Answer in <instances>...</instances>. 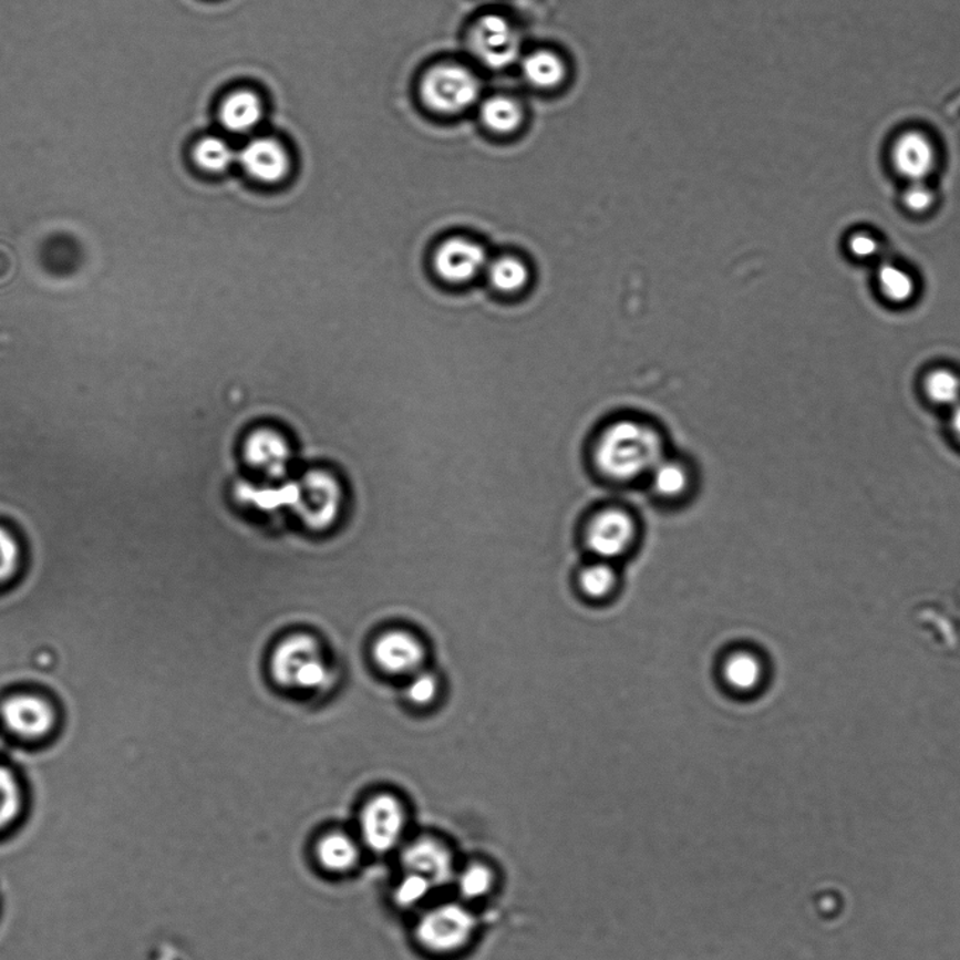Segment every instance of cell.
Listing matches in <instances>:
<instances>
[{
    "label": "cell",
    "instance_id": "1",
    "mask_svg": "<svg viewBox=\"0 0 960 960\" xmlns=\"http://www.w3.org/2000/svg\"><path fill=\"white\" fill-rule=\"evenodd\" d=\"M665 456V440L652 424L620 419L601 430L593 446L596 468L607 479L631 482L650 475Z\"/></svg>",
    "mask_w": 960,
    "mask_h": 960
},
{
    "label": "cell",
    "instance_id": "2",
    "mask_svg": "<svg viewBox=\"0 0 960 960\" xmlns=\"http://www.w3.org/2000/svg\"><path fill=\"white\" fill-rule=\"evenodd\" d=\"M269 672L278 687L288 690H318L330 678L323 648L304 632L283 638L273 648Z\"/></svg>",
    "mask_w": 960,
    "mask_h": 960
},
{
    "label": "cell",
    "instance_id": "3",
    "mask_svg": "<svg viewBox=\"0 0 960 960\" xmlns=\"http://www.w3.org/2000/svg\"><path fill=\"white\" fill-rule=\"evenodd\" d=\"M293 510L306 527L326 531L339 520L342 492L333 475L324 471H310L295 486Z\"/></svg>",
    "mask_w": 960,
    "mask_h": 960
},
{
    "label": "cell",
    "instance_id": "4",
    "mask_svg": "<svg viewBox=\"0 0 960 960\" xmlns=\"http://www.w3.org/2000/svg\"><path fill=\"white\" fill-rule=\"evenodd\" d=\"M482 85L474 72L461 65H440L425 75L422 95L441 113H462L479 101Z\"/></svg>",
    "mask_w": 960,
    "mask_h": 960
},
{
    "label": "cell",
    "instance_id": "5",
    "mask_svg": "<svg viewBox=\"0 0 960 960\" xmlns=\"http://www.w3.org/2000/svg\"><path fill=\"white\" fill-rule=\"evenodd\" d=\"M637 538L636 518L621 507L601 508L585 529V544L591 557L612 564L631 553Z\"/></svg>",
    "mask_w": 960,
    "mask_h": 960
},
{
    "label": "cell",
    "instance_id": "6",
    "mask_svg": "<svg viewBox=\"0 0 960 960\" xmlns=\"http://www.w3.org/2000/svg\"><path fill=\"white\" fill-rule=\"evenodd\" d=\"M56 723L54 704L40 694L16 693L0 703V725L20 741H43L54 733Z\"/></svg>",
    "mask_w": 960,
    "mask_h": 960
},
{
    "label": "cell",
    "instance_id": "7",
    "mask_svg": "<svg viewBox=\"0 0 960 960\" xmlns=\"http://www.w3.org/2000/svg\"><path fill=\"white\" fill-rule=\"evenodd\" d=\"M472 49L487 69H510L522 60L520 31L502 14H486L475 24L471 35Z\"/></svg>",
    "mask_w": 960,
    "mask_h": 960
},
{
    "label": "cell",
    "instance_id": "8",
    "mask_svg": "<svg viewBox=\"0 0 960 960\" xmlns=\"http://www.w3.org/2000/svg\"><path fill=\"white\" fill-rule=\"evenodd\" d=\"M372 659L382 672L412 678L423 671L427 651L417 636L406 630L383 632L373 642Z\"/></svg>",
    "mask_w": 960,
    "mask_h": 960
},
{
    "label": "cell",
    "instance_id": "9",
    "mask_svg": "<svg viewBox=\"0 0 960 960\" xmlns=\"http://www.w3.org/2000/svg\"><path fill=\"white\" fill-rule=\"evenodd\" d=\"M474 931L471 915L458 906H445L429 912L420 922L419 939L433 952H453L469 941Z\"/></svg>",
    "mask_w": 960,
    "mask_h": 960
},
{
    "label": "cell",
    "instance_id": "10",
    "mask_svg": "<svg viewBox=\"0 0 960 960\" xmlns=\"http://www.w3.org/2000/svg\"><path fill=\"white\" fill-rule=\"evenodd\" d=\"M489 257L481 244L469 238L445 240L434 252L433 265L441 279L450 283H468L486 271Z\"/></svg>",
    "mask_w": 960,
    "mask_h": 960
},
{
    "label": "cell",
    "instance_id": "11",
    "mask_svg": "<svg viewBox=\"0 0 960 960\" xmlns=\"http://www.w3.org/2000/svg\"><path fill=\"white\" fill-rule=\"evenodd\" d=\"M404 828V812L401 803L389 794H381L363 808L361 829L370 848L385 853L396 845Z\"/></svg>",
    "mask_w": 960,
    "mask_h": 960
},
{
    "label": "cell",
    "instance_id": "12",
    "mask_svg": "<svg viewBox=\"0 0 960 960\" xmlns=\"http://www.w3.org/2000/svg\"><path fill=\"white\" fill-rule=\"evenodd\" d=\"M895 169L910 182L926 180L937 167L938 153L932 140L921 132L902 133L891 149Z\"/></svg>",
    "mask_w": 960,
    "mask_h": 960
},
{
    "label": "cell",
    "instance_id": "13",
    "mask_svg": "<svg viewBox=\"0 0 960 960\" xmlns=\"http://www.w3.org/2000/svg\"><path fill=\"white\" fill-rule=\"evenodd\" d=\"M248 464L262 474L279 479L287 475L292 450L287 438L273 430L262 429L250 434L244 444Z\"/></svg>",
    "mask_w": 960,
    "mask_h": 960
},
{
    "label": "cell",
    "instance_id": "14",
    "mask_svg": "<svg viewBox=\"0 0 960 960\" xmlns=\"http://www.w3.org/2000/svg\"><path fill=\"white\" fill-rule=\"evenodd\" d=\"M246 173L264 184L282 180L290 169L289 155L272 138H256L238 154Z\"/></svg>",
    "mask_w": 960,
    "mask_h": 960
},
{
    "label": "cell",
    "instance_id": "15",
    "mask_svg": "<svg viewBox=\"0 0 960 960\" xmlns=\"http://www.w3.org/2000/svg\"><path fill=\"white\" fill-rule=\"evenodd\" d=\"M403 863L413 875L423 877L430 885L444 884L453 870L448 850L432 839H422L409 847Z\"/></svg>",
    "mask_w": 960,
    "mask_h": 960
},
{
    "label": "cell",
    "instance_id": "16",
    "mask_svg": "<svg viewBox=\"0 0 960 960\" xmlns=\"http://www.w3.org/2000/svg\"><path fill=\"white\" fill-rule=\"evenodd\" d=\"M29 809V794L19 773L0 762V837L22 824Z\"/></svg>",
    "mask_w": 960,
    "mask_h": 960
},
{
    "label": "cell",
    "instance_id": "17",
    "mask_svg": "<svg viewBox=\"0 0 960 960\" xmlns=\"http://www.w3.org/2000/svg\"><path fill=\"white\" fill-rule=\"evenodd\" d=\"M518 64L524 80L536 90H557L567 80V62L553 50L533 51L523 55Z\"/></svg>",
    "mask_w": 960,
    "mask_h": 960
},
{
    "label": "cell",
    "instance_id": "18",
    "mask_svg": "<svg viewBox=\"0 0 960 960\" xmlns=\"http://www.w3.org/2000/svg\"><path fill=\"white\" fill-rule=\"evenodd\" d=\"M491 287L502 295H520L531 283L533 271L527 261L517 256L492 259L486 268Z\"/></svg>",
    "mask_w": 960,
    "mask_h": 960
},
{
    "label": "cell",
    "instance_id": "19",
    "mask_svg": "<svg viewBox=\"0 0 960 960\" xmlns=\"http://www.w3.org/2000/svg\"><path fill=\"white\" fill-rule=\"evenodd\" d=\"M651 489L659 499L673 502L687 496L692 486V474L682 461L663 456L650 472Z\"/></svg>",
    "mask_w": 960,
    "mask_h": 960
},
{
    "label": "cell",
    "instance_id": "20",
    "mask_svg": "<svg viewBox=\"0 0 960 960\" xmlns=\"http://www.w3.org/2000/svg\"><path fill=\"white\" fill-rule=\"evenodd\" d=\"M524 117L526 113L522 103L512 96H491L481 106L482 123L499 136H510L518 132L523 126Z\"/></svg>",
    "mask_w": 960,
    "mask_h": 960
},
{
    "label": "cell",
    "instance_id": "21",
    "mask_svg": "<svg viewBox=\"0 0 960 960\" xmlns=\"http://www.w3.org/2000/svg\"><path fill=\"white\" fill-rule=\"evenodd\" d=\"M261 118V101L256 93L248 91L233 93L220 109L221 124L233 133L250 132Z\"/></svg>",
    "mask_w": 960,
    "mask_h": 960
},
{
    "label": "cell",
    "instance_id": "22",
    "mask_svg": "<svg viewBox=\"0 0 960 960\" xmlns=\"http://www.w3.org/2000/svg\"><path fill=\"white\" fill-rule=\"evenodd\" d=\"M578 588L586 599L605 601L619 588L616 564L593 559L578 575Z\"/></svg>",
    "mask_w": 960,
    "mask_h": 960
},
{
    "label": "cell",
    "instance_id": "23",
    "mask_svg": "<svg viewBox=\"0 0 960 960\" xmlns=\"http://www.w3.org/2000/svg\"><path fill=\"white\" fill-rule=\"evenodd\" d=\"M764 668L754 653L739 651L731 653L723 663V679L730 689L749 693L760 687Z\"/></svg>",
    "mask_w": 960,
    "mask_h": 960
},
{
    "label": "cell",
    "instance_id": "24",
    "mask_svg": "<svg viewBox=\"0 0 960 960\" xmlns=\"http://www.w3.org/2000/svg\"><path fill=\"white\" fill-rule=\"evenodd\" d=\"M320 864L330 871H347L357 864L358 849L352 839L344 834H330L320 840L318 847Z\"/></svg>",
    "mask_w": 960,
    "mask_h": 960
},
{
    "label": "cell",
    "instance_id": "25",
    "mask_svg": "<svg viewBox=\"0 0 960 960\" xmlns=\"http://www.w3.org/2000/svg\"><path fill=\"white\" fill-rule=\"evenodd\" d=\"M877 283L890 302L906 303L915 296L916 283L911 275L895 264H884L877 271Z\"/></svg>",
    "mask_w": 960,
    "mask_h": 960
},
{
    "label": "cell",
    "instance_id": "26",
    "mask_svg": "<svg viewBox=\"0 0 960 960\" xmlns=\"http://www.w3.org/2000/svg\"><path fill=\"white\" fill-rule=\"evenodd\" d=\"M237 159L230 144L219 137H206L197 143L195 161L200 168L209 173H225Z\"/></svg>",
    "mask_w": 960,
    "mask_h": 960
},
{
    "label": "cell",
    "instance_id": "27",
    "mask_svg": "<svg viewBox=\"0 0 960 960\" xmlns=\"http://www.w3.org/2000/svg\"><path fill=\"white\" fill-rule=\"evenodd\" d=\"M926 392L933 403L957 406L960 403V379L951 371H933L927 376Z\"/></svg>",
    "mask_w": 960,
    "mask_h": 960
},
{
    "label": "cell",
    "instance_id": "28",
    "mask_svg": "<svg viewBox=\"0 0 960 960\" xmlns=\"http://www.w3.org/2000/svg\"><path fill=\"white\" fill-rule=\"evenodd\" d=\"M22 545L9 528L0 526V586L8 585L22 568Z\"/></svg>",
    "mask_w": 960,
    "mask_h": 960
},
{
    "label": "cell",
    "instance_id": "29",
    "mask_svg": "<svg viewBox=\"0 0 960 960\" xmlns=\"http://www.w3.org/2000/svg\"><path fill=\"white\" fill-rule=\"evenodd\" d=\"M440 693V682L434 673L420 671L410 678L406 688V698L410 703L425 708L437 699Z\"/></svg>",
    "mask_w": 960,
    "mask_h": 960
},
{
    "label": "cell",
    "instance_id": "30",
    "mask_svg": "<svg viewBox=\"0 0 960 960\" xmlns=\"http://www.w3.org/2000/svg\"><path fill=\"white\" fill-rule=\"evenodd\" d=\"M902 204L912 213H926L936 204V194L923 180L910 182L902 194Z\"/></svg>",
    "mask_w": 960,
    "mask_h": 960
},
{
    "label": "cell",
    "instance_id": "31",
    "mask_svg": "<svg viewBox=\"0 0 960 960\" xmlns=\"http://www.w3.org/2000/svg\"><path fill=\"white\" fill-rule=\"evenodd\" d=\"M491 871L479 865L472 866L461 879V890L469 899L484 896L491 889Z\"/></svg>",
    "mask_w": 960,
    "mask_h": 960
},
{
    "label": "cell",
    "instance_id": "32",
    "mask_svg": "<svg viewBox=\"0 0 960 960\" xmlns=\"http://www.w3.org/2000/svg\"><path fill=\"white\" fill-rule=\"evenodd\" d=\"M430 886L432 885H430L427 880L423 879V877L412 875L407 880L403 881L401 887H399L398 899L403 902V905H413V902L422 900L423 897L427 895Z\"/></svg>",
    "mask_w": 960,
    "mask_h": 960
},
{
    "label": "cell",
    "instance_id": "33",
    "mask_svg": "<svg viewBox=\"0 0 960 960\" xmlns=\"http://www.w3.org/2000/svg\"><path fill=\"white\" fill-rule=\"evenodd\" d=\"M848 246L850 254L859 259L875 257L877 251H879V242L876 241L874 236L866 235V233L853 236Z\"/></svg>",
    "mask_w": 960,
    "mask_h": 960
},
{
    "label": "cell",
    "instance_id": "34",
    "mask_svg": "<svg viewBox=\"0 0 960 960\" xmlns=\"http://www.w3.org/2000/svg\"><path fill=\"white\" fill-rule=\"evenodd\" d=\"M951 424L954 435L960 440V403L954 406Z\"/></svg>",
    "mask_w": 960,
    "mask_h": 960
}]
</instances>
